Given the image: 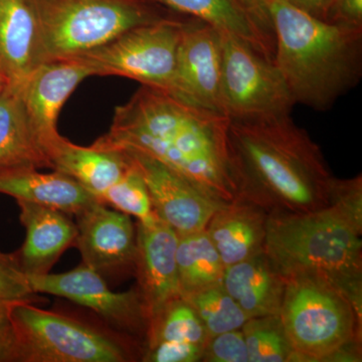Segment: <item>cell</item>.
I'll use <instances>...</instances> for the list:
<instances>
[{
  "label": "cell",
  "mask_w": 362,
  "mask_h": 362,
  "mask_svg": "<svg viewBox=\"0 0 362 362\" xmlns=\"http://www.w3.org/2000/svg\"><path fill=\"white\" fill-rule=\"evenodd\" d=\"M230 118L142 86L117 107L100 148H132L177 171L218 201L237 197L228 154Z\"/></svg>",
  "instance_id": "cell-1"
},
{
  "label": "cell",
  "mask_w": 362,
  "mask_h": 362,
  "mask_svg": "<svg viewBox=\"0 0 362 362\" xmlns=\"http://www.w3.org/2000/svg\"><path fill=\"white\" fill-rule=\"evenodd\" d=\"M228 154L237 197L270 214H306L330 204L320 147L290 115L230 120Z\"/></svg>",
  "instance_id": "cell-2"
},
{
  "label": "cell",
  "mask_w": 362,
  "mask_h": 362,
  "mask_svg": "<svg viewBox=\"0 0 362 362\" xmlns=\"http://www.w3.org/2000/svg\"><path fill=\"white\" fill-rule=\"evenodd\" d=\"M273 62L295 103L326 111L362 75V28L320 20L285 0H269Z\"/></svg>",
  "instance_id": "cell-3"
},
{
  "label": "cell",
  "mask_w": 362,
  "mask_h": 362,
  "mask_svg": "<svg viewBox=\"0 0 362 362\" xmlns=\"http://www.w3.org/2000/svg\"><path fill=\"white\" fill-rule=\"evenodd\" d=\"M362 223L340 207L306 214H270L264 251L285 279L323 281L362 314Z\"/></svg>",
  "instance_id": "cell-4"
},
{
  "label": "cell",
  "mask_w": 362,
  "mask_h": 362,
  "mask_svg": "<svg viewBox=\"0 0 362 362\" xmlns=\"http://www.w3.org/2000/svg\"><path fill=\"white\" fill-rule=\"evenodd\" d=\"M40 63L77 58L137 26L173 14L146 0H32Z\"/></svg>",
  "instance_id": "cell-5"
},
{
  "label": "cell",
  "mask_w": 362,
  "mask_h": 362,
  "mask_svg": "<svg viewBox=\"0 0 362 362\" xmlns=\"http://www.w3.org/2000/svg\"><path fill=\"white\" fill-rule=\"evenodd\" d=\"M281 321L296 361H326L358 351L362 314L349 298L323 281L286 279Z\"/></svg>",
  "instance_id": "cell-6"
},
{
  "label": "cell",
  "mask_w": 362,
  "mask_h": 362,
  "mask_svg": "<svg viewBox=\"0 0 362 362\" xmlns=\"http://www.w3.org/2000/svg\"><path fill=\"white\" fill-rule=\"evenodd\" d=\"M16 362H126L134 356L115 338L33 303L9 307Z\"/></svg>",
  "instance_id": "cell-7"
},
{
  "label": "cell",
  "mask_w": 362,
  "mask_h": 362,
  "mask_svg": "<svg viewBox=\"0 0 362 362\" xmlns=\"http://www.w3.org/2000/svg\"><path fill=\"white\" fill-rule=\"evenodd\" d=\"M185 23L173 16L137 26L77 58L85 61L95 76L129 78L171 94Z\"/></svg>",
  "instance_id": "cell-8"
},
{
  "label": "cell",
  "mask_w": 362,
  "mask_h": 362,
  "mask_svg": "<svg viewBox=\"0 0 362 362\" xmlns=\"http://www.w3.org/2000/svg\"><path fill=\"white\" fill-rule=\"evenodd\" d=\"M221 35L223 114L230 120L290 115L296 103L274 62L233 35Z\"/></svg>",
  "instance_id": "cell-9"
},
{
  "label": "cell",
  "mask_w": 362,
  "mask_h": 362,
  "mask_svg": "<svg viewBox=\"0 0 362 362\" xmlns=\"http://www.w3.org/2000/svg\"><path fill=\"white\" fill-rule=\"evenodd\" d=\"M35 294L63 297L87 307L118 330L146 339L149 319L138 290L112 291L99 272L82 264L66 273L28 276Z\"/></svg>",
  "instance_id": "cell-10"
},
{
  "label": "cell",
  "mask_w": 362,
  "mask_h": 362,
  "mask_svg": "<svg viewBox=\"0 0 362 362\" xmlns=\"http://www.w3.org/2000/svg\"><path fill=\"white\" fill-rule=\"evenodd\" d=\"M112 149L122 151L138 169L146 183L157 218L170 226L178 235L206 230L216 209L225 204L144 152L132 148Z\"/></svg>",
  "instance_id": "cell-11"
},
{
  "label": "cell",
  "mask_w": 362,
  "mask_h": 362,
  "mask_svg": "<svg viewBox=\"0 0 362 362\" xmlns=\"http://www.w3.org/2000/svg\"><path fill=\"white\" fill-rule=\"evenodd\" d=\"M221 77L223 47L220 30L195 18L185 21L170 95L185 103L225 115L221 104Z\"/></svg>",
  "instance_id": "cell-12"
},
{
  "label": "cell",
  "mask_w": 362,
  "mask_h": 362,
  "mask_svg": "<svg viewBox=\"0 0 362 362\" xmlns=\"http://www.w3.org/2000/svg\"><path fill=\"white\" fill-rule=\"evenodd\" d=\"M92 76L95 71L85 61L74 58L42 64L23 81L26 118L49 160L52 149L63 137L57 126L59 112L78 84Z\"/></svg>",
  "instance_id": "cell-13"
},
{
  "label": "cell",
  "mask_w": 362,
  "mask_h": 362,
  "mask_svg": "<svg viewBox=\"0 0 362 362\" xmlns=\"http://www.w3.org/2000/svg\"><path fill=\"white\" fill-rule=\"evenodd\" d=\"M136 239V289L142 298L150 323L166 304L182 297L176 263L178 235L156 218L148 223L138 221Z\"/></svg>",
  "instance_id": "cell-14"
},
{
  "label": "cell",
  "mask_w": 362,
  "mask_h": 362,
  "mask_svg": "<svg viewBox=\"0 0 362 362\" xmlns=\"http://www.w3.org/2000/svg\"><path fill=\"white\" fill-rule=\"evenodd\" d=\"M77 216L75 246L86 266L100 274L134 270L137 239L130 216L96 202Z\"/></svg>",
  "instance_id": "cell-15"
},
{
  "label": "cell",
  "mask_w": 362,
  "mask_h": 362,
  "mask_svg": "<svg viewBox=\"0 0 362 362\" xmlns=\"http://www.w3.org/2000/svg\"><path fill=\"white\" fill-rule=\"evenodd\" d=\"M20 207V220L25 228L23 247L16 252L21 268L28 276L44 275L59 257L75 246L78 228L68 214L54 209L23 201H16Z\"/></svg>",
  "instance_id": "cell-16"
},
{
  "label": "cell",
  "mask_w": 362,
  "mask_h": 362,
  "mask_svg": "<svg viewBox=\"0 0 362 362\" xmlns=\"http://www.w3.org/2000/svg\"><path fill=\"white\" fill-rule=\"evenodd\" d=\"M268 218L265 209L240 197L216 209L206 232L226 268L263 251Z\"/></svg>",
  "instance_id": "cell-17"
},
{
  "label": "cell",
  "mask_w": 362,
  "mask_h": 362,
  "mask_svg": "<svg viewBox=\"0 0 362 362\" xmlns=\"http://www.w3.org/2000/svg\"><path fill=\"white\" fill-rule=\"evenodd\" d=\"M0 194L75 216L98 202L70 176L56 170L40 173L32 166L0 169Z\"/></svg>",
  "instance_id": "cell-18"
},
{
  "label": "cell",
  "mask_w": 362,
  "mask_h": 362,
  "mask_svg": "<svg viewBox=\"0 0 362 362\" xmlns=\"http://www.w3.org/2000/svg\"><path fill=\"white\" fill-rule=\"evenodd\" d=\"M223 286L250 318L280 314L286 279L264 250L226 267Z\"/></svg>",
  "instance_id": "cell-19"
},
{
  "label": "cell",
  "mask_w": 362,
  "mask_h": 362,
  "mask_svg": "<svg viewBox=\"0 0 362 362\" xmlns=\"http://www.w3.org/2000/svg\"><path fill=\"white\" fill-rule=\"evenodd\" d=\"M40 63V32L32 0H0V71L21 83Z\"/></svg>",
  "instance_id": "cell-20"
},
{
  "label": "cell",
  "mask_w": 362,
  "mask_h": 362,
  "mask_svg": "<svg viewBox=\"0 0 362 362\" xmlns=\"http://www.w3.org/2000/svg\"><path fill=\"white\" fill-rule=\"evenodd\" d=\"M49 162L52 170L70 176L96 199L115 185L129 166L120 150L78 146L65 137L52 149Z\"/></svg>",
  "instance_id": "cell-21"
},
{
  "label": "cell",
  "mask_w": 362,
  "mask_h": 362,
  "mask_svg": "<svg viewBox=\"0 0 362 362\" xmlns=\"http://www.w3.org/2000/svg\"><path fill=\"white\" fill-rule=\"evenodd\" d=\"M190 18L209 23L251 45L255 51L273 61L274 40L250 16L239 0H146Z\"/></svg>",
  "instance_id": "cell-22"
},
{
  "label": "cell",
  "mask_w": 362,
  "mask_h": 362,
  "mask_svg": "<svg viewBox=\"0 0 362 362\" xmlns=\"http://www.w3.org/2000/svg\"><path fill=\"white\" fill-rule=\"evenodd\" d=\"M23 83H9L0 94V169L18 166L51 169L26 118Z\"/></svg>",
  "instance_id": "cell-23"
},
{
  "label": "cell",
  "mask_w": 362,
  "mask_h": 362,
  "mask_svg": "<svg viewBox=\"0 0 362 362\" xmlns=\"http://www.w3.org/2000/svg\"><path fill=\"white\" fill-rule=\"evenodd\" d=\"M176 263L182 297L223 284L226 267L206 230L178 235Z\"/></svg>",
  "instance_id": "cell-24"
},
{
  "label": "cell",
  "mask_w": 362,
  "mask_h": 362,
  "mask_svg": "<svg viewBox=\"0 0 362 362\" xmlns=\"http://www.w3.org/2000/svg\"><path fill=\"white\" fill-rule=\"evenodd\" d=\"M209 338L194 307L180 297L166 304L150 321L145 349L161 341L192 343L206 347Z\"/></svg>",
  "instance_id": "cell-25"
},
{
  "label": "cell",
  "mask_w": 362,
  "mask_h": 362,
  "mask_svg": "<svg viewBox=\"0 0 362 362\" xmlns=\"http://www.w3.org/2000/svg\"><path fill=\"white\" fill-rule=\"evenodd\" d=\"M242 332L250 362L296 361L280 316L252 317L243 325Z\"/></svg>",
  "instance_id": "cell-26"
},
{
  "label": "cell",
  "mask_w": 362,
  "mask_h": 362,
  "mask_svg": "<svg viewBox=\"0 0 362 362\" xmlns=\"http://www.w3.org/2000/svg\"><path fill=\"white\" fill-rule=\"evenodd\" d=\"M183 298L194 307L209 338L228 331L242 329L250 319L223 284Z\"/></svg>",
  "instance_id": "cell-27"
},
{
  "label": "cell",
  "mask_w": 362,
  "mask_h": 362,
  "mask_svg": "<svg viewBox=\"0 0 362 362\" xmlns=\"http://www.w3.org/2000/svg\"><path fill=\"white\" fill-rule=\"evenodd\" d=\"M127 160L129 166L122 177L100 194L97 201L121 213L135 216L139 223H151L157 216L152 207L146 183L138 169L131 163L129 159L127 158Z\"/></svg>",
  "instance_id": "cell-28"
},
{
  "label": "cell",
  "mask_w": 362,
  "mask_h": 362,
  "mask_svg": "<svg viewBox=\"0 0 362 362\" xmlns=\"http://www.w3.org/2000/svg\"><path fill=\"white\" fill-rule=\"evenodd\" d=\"M37 297L16 255L0 252V306L33 303Z\"/></svg>",
  "instance_id": "cell-29"
},
{
  "label": "cell",
  "mask_w": 362,
  "mask_h": 362,
  "mask_svg": "<svg viewBox=\"0 0 362 362\" xmlns=\"http://www.w3.org/2000/svg\"><path fill=\"white\" fill-rule=\"evenodd\" d=\"M202 361L209 362H250L242 329L228 331L209 338Z\"/></svg>",
  "instance_id": "cell-30"
},
{
  "label": "cell",
  "mask_w": 362,
  "mask_h": 362,
  "mask_svg": "<svg viewBox=\"0 0 362 362\" xmlns=\"http://www.w3.org/2000/svg\"><path fill=\"white\" fill-rule=\"evenodd\" d=\"M204 346L192 343L161 341L144 350L143 361L195 362L201 361Z\"/></svg>",
  "instance_id": "cell-31"
},
{
  "label": "cell",
  "mask_w": 362,
  "mask_h": 362,
  "mask_svg": "<svg viewBox=\"0 0 362 362\" xmlns=\"http://www.w3.org/2000/svg\"><path fill=\"white\" fill-rule=\"evenodd\" d=\"M330 204H334L354 220L362 223V177L350 180L333 177L330 185Z\"/></svg>",
  "instance_id": "cell-32"
},
{
  "label": "cell",
  "mask_w": 362,
  "mask_h": 362,
  "mask_svg": "<svg viewBox=\"0 0 362 362\" xmlns=\"http://www.w3.org/2000/svg\"><path fill=\"white\" fill-rule=\"evenodd\" d=\"M325 21L362 28V0H332Z\"/></svg>",
  "instance_id": "cell-33"
},
{
  "label": "cell",
  "mask_w": 362,
  "mask_h": 362,
  "mask_svg": "<svg viewBox=\"0 0 362 362\" xmlns=\"http://www.w3.org/2000/svg\"><path fill=\"white\" fill-rule=\"evenodd\" d=\"M9 307L0 306V362H16V335Z\"/></svg>",
  "instance_id": "cell-34"
},
{
  "label": "cell",
  "mask_w": 362,
  "mask_h": 362,
  "mask_svg": "<svg viewBox=\"0 0 362 362\" xmlns=\"http://www.w3.org/2000/svg\"><path fill=\"white\" fill-rule=\"evenodd\" d=\"M239 2L258 23L259 28L274 40L269 0H239Z\"/></svg>",
  "instance_id": "cell-35"
},
{
  "label": "cell",
  "mask_w": 362,
  "mask_h": 362,
  "mask_svg": "<svg viewBox=\"0 0 362 362\" xmlns=\"http://www.w3.org/2000/svg\"><path fill=\"white\" fill-rule=\"evenodd\" d=\"M285 1L310 16L325 21L326 14L328 13L332 0H285Z\"/></svg>",
  "instance_id": "cell-36"
},
{
  "label": "cell",
  "mask_w": 362,
  "mask_h": 362,
  "mask_svg": "<svg viewBox=\"0 0 362 362\" xmlns=\"http://www.w3.org/2000/svg\"><path fill=\"white\" fill-rule=\"evenodd\" d=\"M9 84L8 78H7L6 76L0 71V94L4 92V89H6V86Z\"/></svg>",
  "instance_id": "cell-37"
}]
</instances>
